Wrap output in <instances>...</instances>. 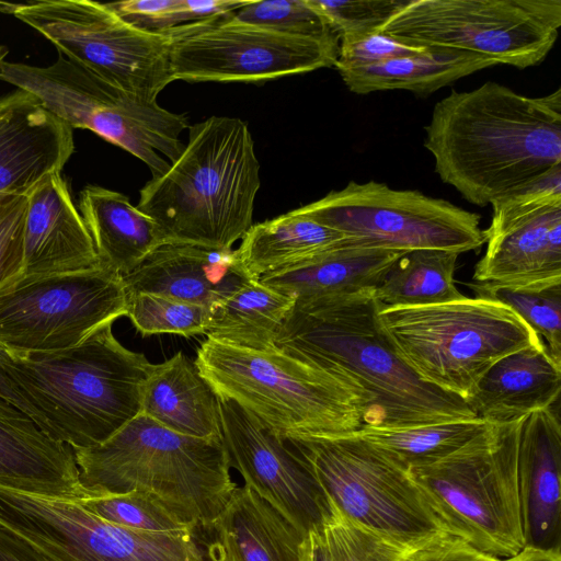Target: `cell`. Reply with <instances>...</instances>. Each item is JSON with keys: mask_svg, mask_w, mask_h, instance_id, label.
I'll return each instance as SVG.
<instances>
[{"mask_svg": "<svg viewBox=\"0 0 561 561\" xmlns=\"http://www.w3.org/2000/svg\"><path fill=\"white\" fill-rule=\"evenodd\" d=\"M219 399L230 467L307 537L331 513L329 499L307 462L233 401Z\"/></svg>", "mask_w": 561, "mask_h": 561, "instance_id": "17", "label": "cell"}, {"mask_svg": "<svg viewBox=\"0 0 561 561\" xmlns=\"http://www.w3.org/2000/svg\"><path fill=\"white\" fill-rule=\"evenodd\" d=\"M489 426L451 454L409 468L442 529L495 559L525 547L517 480V430Z\"/></svg>", "mask_w": 561, "mask_h": 561, "instance_id": "7", "label": "cell"}, {"mask_svg": "<svg viewBox=\"0 0 561 561\" xmlns=\"http://www.w3.org/2000/svg\"><path fill=\"white\" fill-rule=\"evenodd\" d=\"M231 13L162 33L170 38L173 81L263 82L334 67L340 39L286 35L239 22Z\"/></svg>", "mask_w": 561, "mask_h": 561, "instance_id": "16", "label": "cell"}, {"mask_svg": "<svg viewBox=\"0 0 561 561\" xmlns=\"http://www.w3.org/2000/svg\"><path fill=\"white\" fill-rule=\"evenodd\" d=\"M346 239L342 233L293 210L252 225L234 250L252 279L317 255Z\"/></svg>", "mask_w": 561, "mask_h": 561, "instance_id": "30", "label": "cell"}, {"mask_svg": "<svg viewBox=\"0 0 561 561\" xmlns=\"http://www.w3.org/2000/svg\"><path fill=\"white\" fill-rule=\"evenodd\" d=\"M0 80L31 93L72 129L91 130L140 159L152 178L184 148L180 135L190 127L186 115L127 92L59 53L47 67L4 60Z\"/></svg>", "mask_w": 561, "mask_h": 561, "instance_id": "9", "label": "cell"}, {"mask_svg": "<svg viewBox=\"0 0 561 561\" xmlns=\"http://www.w3.org/2000/svg\"><path fill=\"white\" fill-rule=\"evenodd\" d=\"M9 50L5 46H0V65L5 60Z\"/></svg>", "mask_w": 561, "mask_h": 561, "instance_id": "48", "label": "cell"}, {"mask_svg": "<svg viewBox=\"0 0 561 561\" xmlns=\"http://www.w3.org/2000/svg\"><path fill=\"white\" fill-rule=\"evenodd\" d=\"M497 561H561V550H547L525 546L520 551Z\"/></svg>", "mask_w": 561, "mask_h": 561, "instance_id": "46", "label": "cell"}, {"mask_svg": "<svg viewBox=\"0 0 561 561\" xmlns=\"http://www.w3.org/2000/svg\"><path fill=\"white\" fill-rule=\"evenodd\" d=\"M517 480L525 546L561 550V424L554 405L519 420Z\"/></svg>", "mask_w": 561, "mask_h": 561, "instance_id": "19", "label": "cell"}, {"mask_svg": "<svg viewBox=\"0 0 561 561\" xmlns=\"http://www.w3.org/2000/svg\"><path fill=\"white\" fill-rule=\"evenodd\" d=\"M488 228H497L548 206H561V164L494 201Z\"/></svg>", "mask_w": 561, "mask_h": 561, "instance_id": "41", "label": "cell"}, {"mask_svg": "<svg viewBox=\"0 0 561 561\" xmlns=\"http://www.w3.org/2000/svg\"><path fill=\"white\" fill-rule=\"evenodd\" d=\"M561 26V0H404L377 33L400 42L539 65Z\"/></svg>", "mask_w": 561, "mask_h": 561, "instance_id": "11", "label": "cell"}, {"mask_svg": "<svg viewBox=\"0 0 561 561\" xmlns=\"http://www.w3.org/2000/svg\"><path fill=\"white\" fill-rule=\"evenodd\" d=\"M241 0H126L106 3L131 26L163 33L173 27L227 14L245 5Z\"/></svg>", "mask_w": 561, "mask_h": 561, "instance_id": "37", "label": "cell"}, {"mask_svg": "<svg viewBox=\"0 0 561 561\" xmlns=\"http://www.w3.org/2000/svg\"><path fill=\"white\" fill-rule=\"evenodd\" d=\"M0 523L54 561H220L210 533L131 530L107 523L79 502L0 485Z\"/></svg>", "mask_w": 561, "mask_h": 561, "instance_id": "14", "label": "cell"}, {"mask_svg": "<svg viewBox=\"0 0 561 561\" xmlns=\"http://www.w3.org/2000/svg\"><path fill=\"white\" fill-rule=\"evenodd\" d=\"M342 37L377 32L404 0H308Z\"/></svg>", "mask_w": 561, "mask_h": 561, "instance_id": "40", "label": "cell"}, {"mask_svg": "<svg viewBox=\"0 0 561 561\" xmlns=\"http://www.w3.org/2000/svg\"><path fill=\"white\" fill-rule=\"evenodd\" d=\"M26 199L23 276L80 272L100 265L91 234L61 172L44 176Z\"/></svg>", "mask_w": 561, "mask_h": 561, "instance_id": "20", "label": "cell"}, {"mask_svg": "<svg viewBox=\"0 0 561 561\" xmlns=\"http://www.w3.org/2000/svg\"><path fill=\"white\" fill-rule=\"evenodd\" d=\"M219 397L183 352L153 364L141 396V414L179 434L222 439Z\"/></svg>", "mask_w": 561, "mask_h": 561, "instance_id": "26", "label": "cell"}, {"mask_svg": "<svg viewBox=\"0 0 561 561\" xmlns=\"http://www.w3.org/2000/svg\"><path fill=\"white\" fill-rule=\"evenodd\" d=\"M377 318L422 380L465 401L499 359L545 343L506 306L480 297L383 309Z\"/></svg>", "mask_w": 561, "mask_h": 561, "instance_id": "8", "label": "cell"}, {"mask_svg": "<svg viewBox=\"0 0 561 561\" xmlns=\"http://www.w3.org/2000/svg\"><path fill=\"white\" fill-rule=\"evenodd\" d=\"M126 313L123 278L102 265L22 276L0 290V347L11 354L73 347Z\"/></svg>", "mask_w": 561, "mask_h": 561, "instance_id": "15", "label": "cell"}, {"mask_svg": "<svg viewBox=\"0 0 561 561\" xmlns=\"http://www.w3.org/2000/svg\"><path fill=\"white\" fill-rule=\"evenodd\" d=\"M428 47L397 41L374 32L360 36L340 38L339 55L334 67L368 66L392 58L423 53Z\"/></svg>", "mask_w": 561, "mask_h": 561, "instance_id": "43", "label": "cell"}, {"mask_svg": "<svg viewBox=\"0 0 561 561\" xmlns=\"http://www.w3.org/2000/svg\"><path fill=\"white\" fill-rule=\"evenodd\" d=\"M424 129L440 180L483 207L561 164V89L527 96L488 81L451 90Z\"/></svg>", "mask_w": 561, "mask_h": 561, "instance_id": "1", "label": "cell"}, {"mask_svg": "<svg viewBox=\"0 0 561 561\" xmlns=\"http://www.w3.org/2000/svg\"><path fill=\"white\" fill-rule=\"evenodd\" d=\"M0 485L75 502L94 496L80 482L72 448L50 437L28 414L2 397Z\"/></svg>", "mask_w": 561, "mask_h": 561, "instance_id": "21", "label": "cell"}, {"mask_svg": "<svg viewBox=\"0 0 561 561\" xmlns=\"http://www.w3.org/2000/svg\"><path fill=\"white\" fill-rule=\"evenodd\" d=\"M293 211L342 233L347 243L359 248L461 254L485 243L478 214L443 198L375 181H351Z\"/></svg>", "mask_w": 561, "mask_h": 561, "instance_id": "12", "label": "cell"}, {"mask_svg": "<svg viewBox=\"0 0 561 561\" xmlns=\"http://www.w3.org/2000/svg\"><path fill=\"white\" fill-rule=\"evenodd\" d=\"M209 533L220 561H302L306 537L245 484L237 486Z\"/></svg>", "mask_w": 561, "mask_h": 561, "instance_id": "25", "label": "cell"}, {"mask_svg": "<svg viewBox=\"0 0 561 561\" xmlns=\"http://www.w3.org/2000/svg\"><path fill=\"white\" fill-rule=\"evenodd\" d=\"M462 539L442 533L409 550L403 561H497Z\"/></svg>", "mask_w": 561, "mask_h": 561, "instance_id": "44", "label": "cell"}, {"mask_svg": "<svg viewBox=\"0 0 561 561\" xmlns=\"http://www.w3.org/2000/svg\"><path fill=\"white\" fill-rule=\"evenodd\" d=\"M474 283L545 286L561 283V206H548L486 228Z\"/></svg>", "mask_w": 561, "mask_h": 561, "instance_id": "22", "label": "cell"}, {"mask_svg": "<svg viewBox=\"0 0 561 561\" xmlns=\"http://www.w3.org/2000/svg\"><path fill=\"white\" fill-rule=\"evenodd\" d=\"M476 297L494 300L517 314L561 364V283L545 286L468 285Z\"/></svg>", "mask_w": 561, "mask_h": 561, "instance_id": "35", "label": "cell"}, {"mask_svg": "<svg viewBox=\"0 0 561 561\" xmlns=\"http://www.w3.org/2000/svg\"><path fill=\"white\" fill-rule=\"evenodd\" d=\"M405 253L354 247L346 239L307 260L264 275V285L296 301L376 289Z\"/></svg>", "mask_w": 561, "mask_h": 561, "instance_id": "27", "label": "cell"}, {"mask_svg": "<svg viewBox=\"0 0 561 561\" xmlns=\"http://www.w3.org/2000/svg\"><path fill=\"white\" fill-rule=\"evenodd\" d=\"M286 443L343 515L400 549L445 533L409 468L378 446L355 434Z\"/></svg>", "mask_w": 561, "mask_h": 561, "instance_id": "10", "label": "cell"}, {"mask_svg": "<svg viewBox=\"0 0 561 561\" xmlns=\"http://www.w3.org/2000/svg\"><path fill=\"white\" fill-rule=\"evenodd\" d=\"M75 150L72 128L16 89L0 99V194L26 195L61 172Z\"/></svg>", "mask_w": 561, "mask_h": 561, "instance_id": "18", "label": "cell"}, {"mask_svg": "<svg viewBox=\"0 0 561 561\" xmlns=\"http://www.w3.org/2000/svg\"><path fill=\"white\" fill-rule=\"evenodd\" d=\"M488 426L489 423L477 417L408 427L364 426L355 435L411 468L451 454Z\"/></svg>", "mask_w": 561, "mask_h": 561, "instance_id": "33", "label": "cell"}, {"mask_svg": "<svg viewBox=\"0 0 561 561\" xmlns=\"http://www.w3.org/2000/svg\"><path fill=\"white\" fill-rule=\"evenodd\" d=\"M0 561H54L30 540L0 523Z\"/></svg>", "mask_w": 561, "mask_h": 561, "instance_id": "45", "label": "cell"}, {"mask_svg": "<svg viewBox=\"0 0 561 561\" xmlns=\"http://www.w3.org/2000/svg\"><path fill=\"white\" fill-rule=\"evenodd\" d=\"M194 362L219 398L284 442L344 437L365 426V399L354 387L276 346L248 348L207 337Z\"/></svg>", "mask_w": 561, "mask_h": 561, "instance_id": "5", "label": "cell"}, {"mask_svg": "<svg viewBox=\"0 0 561 561\" xmlns=\"http://www.w3.org/2000/svg\"><path fill=\"white\" fill-rule=\"evenodd\" d=\"M375 289L296 301L275 346L354 387L365 426L408 427L478 416L467 402L422 380L378 322Z\"/></svg>", "mask_w": 561, "mask_h": 561, "instance_id": "2", "label": "cell"}, {"mask_svg": "<svg viewBox=\"0 0 561 561\" xmlns=\"http://www.w3.org/2000/svg\"><path fill=\"white\" fill-rule=\"evenodd\" d=\"M0 365L39 427L72 449L99 445L141 413L153 364L122 345L107 324L80 344L11 354Z\"/></svg>", "mask_w": 561, "mask_h": 561, "instance_id": "3", "label": "cell"}, {"mask_svg": "<svg viewBox=\"0 0 561 561\" xmlns=\"http://www.w3.org/2000/svg\"><path fill=\"white\" fill-rule=\"evenodd\" d=\"M72 450L94 496L139 489L206 530L238 486L222 439L179 434L141 413L105 442Z\"/></svg>", "mask_w": 561, "mask_h": 561, "instance_id": "6", "label": "cell"}, {"mask_svg": "<svg viewBox=\"0 0 561 561\" xmlns=\"http://www.w3.org/2000/svg\"><path fill=\"white\" fill-rule=\"evenodd\" d=\"M126 295V316L144 336L171 333L190 337L206 334L210 310L205 306L151 293Z\"/></svg>", "mask_w": 561, "mask_h": 561, "instance_id": "38", "label": "cell"}, {"mask_svg": "<svg viewBox=\"0 0 561 561\" xmlns=\"http://www.w3.org/2000/svg\"><path fill=\"white\" fill-rule=\"evenodd\" d=\"M329 502L330 515L304 541L302 561H403L407 551L347 518Z\"/></svg>", "mask_w": 561, "mask_h": 561, "instance_id": "34", "label": "cell"}, {"mask_svg": "<svg viewBox=\"0 0 561 561\" xmlns=\"http://www.w3.org/2000/svg\"><path fill=\"white\" fill-rule=\"evenodd\" d=\"M79 503L101 519L131 530L187 534L201 529L184 520L153 494L139 489L101 494Z\"/></svg>", "mask_w": 561, "mask_h": 561, "instance_id": "36", "label": "cell"}, {"mask_svg": "<svg viewBox=\"0 0 561 561\" xmlns=\"http://www.w3.org/2000/svg\"><path fill=\"white\" fill-rule=\"evenodd\" d=\"M295 304L294 297L249 279L209 308L206 335L241 347H274Z\"/></svg>", "mask_w": 561, "mask_h": 561, "instance_id": "31", "label": "cell"}, {"mask_svg": "<svg viewBox=\"0 0 561 561\" xmlns=\"http://www.w3.org/2000/svg\"><path fill=\"white\" fill-rule=\"evenodd\" d=\"M2 347H0V355ZM0 397L11 402L32 417V412L22 397L19 394L10 378L0 365ZM33 419V417H32ZM34 420V419H33Z\"/></svg>", "mask_w": 561, "mask_h": 561, "instance_id": "47", "label": "cell"}, {"mask_svg": "<svg viewBox=\"0 0 561 561\" xmlns=\"http://www.w3.org/2000/svg\"><path fill=\"white\" fill-rule=\"evenodd\" d=\"M126 293L159 294L210 308L250 278L234 250L164 243L129 274Z\"/></svg>", "mask_w": 561, "mask_h": 561, "instance_id": "23", "label": "cell"}, {"mask_svg": "<svg viewBox=\"0 0 561 561\" xmlns=\"http://www.w3.org/2000/svg\"><path fill=\"white\" fill-rule=\"evenodd\" d=\"M79 211L93 240L100 265L125 276L168 243L152 218L119 192L87 185Z\"/></svg>", "mask_w": 561, "mask_h": 561, "instance_id": "28", "label": "cell"}, {"mask_svg": "<svg viewBox=\"0 0 561 561\" xmlns=\"http://www.w3.org/2000/svg\"><path fill=\"white\" fill-rule=\"evenodd\" d=\"M260 163L248 124L210 116L188 127V141L169 169L140 190L137 208L168 243L228 251L250 229Z\"/></svg>", "mask_w": 561, "mask_h": 561, "instance_id": "4", "label": "cell"}, {"mask_svg": "<svg viewBox=\"0 0 561 561\" xmlns=\"http://www.w3.org/2000/svg\"><path fill=\"white\" fill-rule=\"evenodd\" d=\"M561 391V364L545 343L513 352L499 359L466 400L489 424L517 421L553 407Z\"/></svg>", "mask_w": 561, "mask_h": 561, "instance_id": "24", "label": "cell"}, {"mask_svg": "<svg viewBox=\"0 0 561 561\" xmlns=\"http://www.w3.org/2000/svg\"><path fill=\"white\" fill-rule=\"evenodd\" d=\"M26 195L0 194V290L24 273Z\"/></svg>", "mask_w": 561, "mask_h": 561, "instance_id": "42", "label": "cell"}, {"mask_svg": "<svg viewBox=\"0 0 561 561\" xmlns=\"http://www.w3.org/2000/svg\"><path fill=\"white\" fill-rule=\"evenodd\" d=\"M458 256L440 250L403 254L374 290L379 309L431 306L465 298L454 277Z\"/></svg>", "mask_w": 561, "mask_h": 561, "instance_id": "32", "label": "cell"}, {"mask_svg": "<svg viewBox=\"0 0 561 561\" xmlns=\"http://www.w3.org/2000/svg\"><path fill=\"white\" fill-rule=\"evenodd\" d=\"M239 22L277 33L317 38L340 39L327 19L308 0L251 1L231 13Z\"/></svg>", "mask_w": 561, "mask_h": 561, "instance_id": "39", "label": "cell"}, {"mask_svg": "<svg viewBox=\"0 0 561 561\" xmlns=\"http://www.w3.org/2000/svg\"><path fill=\"white\" fill-rule=\"evenodd\" d=\"M8 13L44 35L59 54L127 92L157 101L173 81L170 38L131 26L106 3L42 0L10 4Z\"/></svg>", "mask_w": 561, "mask_h": 561, "instance_id": "13", "label": "cell"}, {"mask_svg": "<svg viewBox=\"0 0 561 561\" xmlns=\"http://www.w3.org/2000/svg\"><path fill=\"white\" fill-rule=\"evenodd\" d=\"M496 65L494 59L482 55L428 47L420 54L336 70L348 90L357 94L407 90L425 96L462 77Z\"/></svg>", "mask_w": 561, "mask_h": 561, "instance_id": "29", "label": "cell"}]
</instances>
